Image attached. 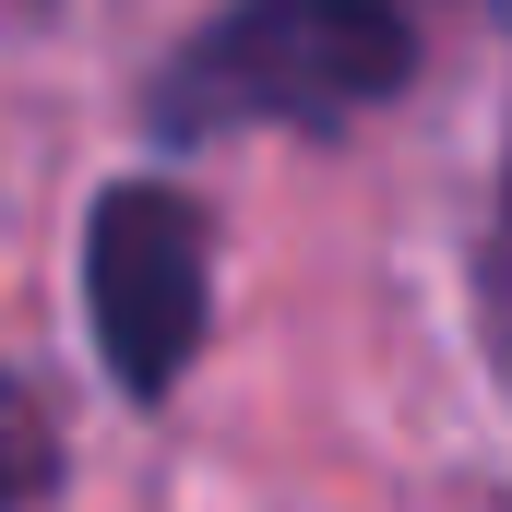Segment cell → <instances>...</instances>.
Segmentation results:
<instances>
[{"label": "cell", "mask_w": 512, "mask_h": 512, "mask_svg": "<svg viewBox=\"0 0 512 512\" xmlns=\"http://www.w3.org/2000/svg\"><path fill=\"white\" fill-rule=\"evenodd\" d=\"M477 334L512 382V131H501V179H489V227H477Z\"/></svg>", "instance_id": "cell-3"}, {"label": "cell", "mask_w": 512, "mask_h": 512, "mask_svg": "<svg viewBox=\"0 0 512 512\" xmlns=\"http://www.w3.org/2000/svg\"><path fill=\"white\" fill-rule=\"evenodd\" d=\"M72 274H84V334H96V370L120 382V405H167V393L203 370L215 346V215L191 179L143 167V179H108L84 203V239H72Z\"/></svg>", "instance_id": "cell-2"}, {"label": "cell", "mask_w": 512, "mask_h": 512, "mask_svg": "<svg viewBox=\"0 0 512 512\" xmlns=\"http://www.w3.org/2000/svg\"><path fill=\"white\" fill-rule=\"evenodd\" d=\"M429 60V12L417 0H227L215 24H191V48L155 60L143 120L155 143H227V131H334L382 120Z\"/></svg>", "instance_id": "cell-1"}, {"label": "cell", "mask_w": 512, "mask_h": 512, "mask_svg": "<svg viewBox=\"0 0 512 512\" xmlns=\"http://www.w3.org/2000/svg\"><path fill=\"white\" fill-rule=\"evenodd\" d=\"M0 12H12V24H48V12H60V0H0Z\"/></svg>", "instance_id": "cell-5"}, {"label": "cell", "mask_w": 512, "mask_h": 512, "mask_svg": "<svg viewBox=\"0 0 512 512\" xmlns=\"http://www.w3.org/2000/svg\"><path fill=\"white\" fill-rule=\"evenodd\" d=\"M48 465H60V453H48V417H36V405H24V382L0 370V512L36 501V489H48Z\"/></svg>", "instance_id": "cell-4"}]
</instances>
